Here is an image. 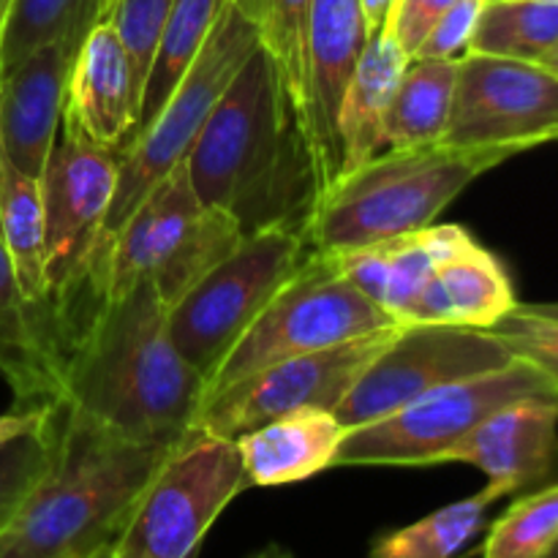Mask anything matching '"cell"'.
<instances>
[{
    "mask_svg": "<svg viewBox=\"0 0 558 558\" xmlns=\"http://www.w3.org/2000/svg\"><path fill=\"white\" fill-rule=\"evenodd\" d=\"M363 3V14H365V25H368V33L374 36L376 31H381L387 22V16H390L392 11V3L396 0H360Z\"/></svg>",
    "mask_w": 558,
    "mask_h": 558,
    "instance_id": "obj_38",
    "label": "cell"
},
{
    "mask_svg": "<svg viewBox=\"0 0 558 558\" xmlns=\"http://www.w3.org/2000/svg\"><path fill=\"white\" fill-rule=\"evenodd\" d=\"M558 398L550 381L523 360L450 381L371 425L349 428L332 458L343 466H439L485 417L518 398Z\"/></svg>",
    "mask_w": 558,
    "mask_h": 558,
    "instance_id": "obj_9",
    "label": "cell"
},
{
    "mask_svg": "<svg viewBox=\"0 0 558 558\" xmlns=\"http://www.w3.org/2000/svg\"><path fill=\"white\" fill-rule=\"evenodd\" d=\"M398 327L254 371L245 379L207 396L194 430L238 439L270 420L303 409L336 412L363 371L390 347Z\"/></svg>",
    "mask_w": 558,
    "mask_h": 558,
    "instance_id": "obj_12",
    "label": "cell"
},
{
    "mask_svg": "<svg viewBox=\"0 0 558 558\" xmlns=\"http://www.w3.org/2000/svg\"><path fill=\"white\" fill-rule=\"evenodd\" d=\"M539 65H545V69L550 71V74H556L558 76V44L554 49H550L548 54H545L543 60H539Z\"/></svg>",
    "mask_w": 558,
    "mask_h": 558,
    "instance_id": "obj_41",
    "label": "cell"
},
{
    "mask_svg": "<svg viewBox=\"0 0 558 558\" xmlns=\"http://www.w3.org/2000/svg\"><path fill=\"white\" fill-rule=\"evenodd\" d=\"M447 463H469L488 477L496 499L539 488L558 472V398L507 403L463 436Z\"/></svg>",
    "mask_w": 558,
    "mask_h": 558,
    "instance_id": "obj_15",
    "label": "cell"
},
{
    "mask_svg": "<svg viewBox=\"0 0 558 558\" xmlns=\"http://www.w3.org/2000/svg\"><path fill=\"white\" fill-rule=\"evenodd\" d=\"M390 327H398V322L349 283L325 254L311 251L305 265L278 289L213 371L205 398L265 365L332 349Z\"/></svg>",
    "mask_w": 558,
    "mask_h": 558,
    "instance_id": "obj_7",
    "label": "cell"
},
{
    "mask_svg": "<svg viewBox=\"0 0 558 558\" xmlns=\"http://www.w3.org/2000/svg\"><path fill=\"white\" fill-rule=\"evenodd\" d=\"M243 240L232 216L196 196L183 158L107 240L101 292L123 294L147 281L172 308Z\"/></svg>",
    "mask_w": 558,
    "mask_h": 558,
    "instance_id": "obj_6",
    "label": "cell"
},
{
    "mask_svg": "<svg viewBox=\"0 0 558 558\" xmlns=\"http://www.w3.org/2000/svg\"><path fill=\"white\" fill-rule=\"evenodd\" d=\"M507 158L450 145L381 150L322 191L308 221L311 251L338 254L430 227L466 185Z\"/></svg>",
    "mask_w": 558,
    "mask_h": 558,
    "instance_id": "obj_4",
    "label": "cell"
},
{
    "mask_svg": "<svg viewBox=\"0 0 558 558\" xmlns=\"http://www.w3.org/2000/svg\"><path fill=\"white\" fill-rule=\"evenodd\" d=\"M545 558H558V539H556V543H554V548L548 550V556H545Z\"/></svg>",
    "mask_w": 558,
    "mask_h": 558,
    "instance_id": "obj_45",
    "label": "cell"
},
{
    "mask_svg": "<svg viewBox=\"0 0 558 558\" xmlns=\"http://www.w3.org/2000/svg\"><path fill=\"white\" fill-rule=\"evenodd\" d=\"M9 5H11V0H0V31H3V22H5V14H9Z\"/></svg>",
    "mask_w": 558,
    "mask_h": 558,
    "instance_id": "obj_42",
    "label": "cell"
},
{
    "mask_svg": "<svg viewBox=\"0 0 558 558\" xmlns=\"http://www.w3.org/2000/svg\"><path fill=\"white\" fill-rule=\"evenodd\" d=\"M112 3H114V0H104V20L109 16V9H112Z\"/></svg>",
    "mask_w": 558,
    "mask_h": 558,
    "instance_id": "obj_44",
    "label": "cell"
},
{
    "mask_svg": "<svg viewBox=\"0 0 558 558\" xmlns=\"http://www.w3.org/2000/svg\"><path fill=\"white\" fill-rule=\"evenodd\" d=\"M76 52L74 44L52 41L0 74V145L22 172L38 180L63 125Z\"/></svg>",
    "mask_w": 558,
    "mask_h": 558,
    "instance_id": "obj_17",
    "label": "cell"
},
{
    "mask_svg": "<svg viewBox=\"0 0 558 558\" xmlns=\"http://www.w3.org/2000/svg\"><path fill=\"white\" fill-rule=\"evenodd\" d=\"M248 558H294V556H292V550L283 548V545L270 543V545H265V548L256 550V554H251Z\"/></svg>",
    "mask_w": 558,
    "mask_h": 558,
    "instance_id": "obj_39",
    "label": "cell"
},
{
    "mask_svg": "<svg viewBox=\"0 0 558 558\" xmlns=\"http://www.w3.org/2000/svg\"><path fill=\"white\" fill-rule=\"evenodd\" d=\"M256 47H262L256 25L245 16L238 0H227L205 47L180 76L167 104L158 109L153 123L125 147L104 238H112L134 213V207L150 194L153 185L161 183L189 156L202 125L207 123L216 104L221 101Z\"/></svg>",
    "mask_w": 558,
    "mask_h": 558,
    "instance_id": "obj_8",
    "label": "cell"
},
{
    "mask_svg": "<svg viewBox=\"0 0 558 558\" xmlns=\"http://www.w3.org/2000/svg\"><path fill=\"white\" fill-rule=\"evenodd\" d=\"M485 5H490V3H505V0H483Z\"/></svg>",
    "mask_w": 558,
    "mask_h": 558,
    "instance_id": "obj_46",
    "label": "cell"
},
{
    "mask_svg": "<svg viewBox=\"0 0 558 558\" xmlns=\"http://www.w3.org/2000/svg\"><path fill=\"white\" fill-rule=\"evenodd\" d=\"M521 305H523V308L534 311V314L548 316V319L558 322V303H521Z\"/></svg>",
    "mask_w": 558,
    "mask_h": 558,
    "instance_id": "obj_40",
    "label": "cell"
},
{
    "mask_svg": "<svg viewBox=\"0 0 558 558\" xmlns=\"http://www.w3.org/2000/svg\"><path fill=\"white\" fill-rule=\"evenodd\" d=\"M167 314L147 281L101 298L65 341L60 403L147 445L194 434L207 385L174 347Z\"/></svg>",
    "mask_w": 558,
    "mask_h": 558,
    "instance_id": "obj_2",
    "label": "cell"
},
{
    "mask_svg": "<svg viewBox=\"0 0 558 558\" xmlns=\"http://www.w3.org/2000/svg\"><path fill=\"white\" fill-rule=\"evenodd\" d=\"M458 85V60H412L385 118V150L441 145Z\"/></svg>",
    "mask_w": 558,
    "mask_h": 558,
    "instance_id": "obj_23",
    "label": "cell"
},
{
    "mask_svg": "<svg viewBox=\"0 0 558 558\" xmlns=\"http://www.w3.org/2000/svg\"><path fill=\"white\" fill-rule=\"evenodd\" d=\"M142 76L109 20L96 22L76 52L65 93L63 123L123 158L140 125Z\"/></svg>",
    "mask_w": 558,
    "mask_h": 558,
    "instance_id": "obj_16",
    "label": "cell"
},
{
    "mask_svg": "<svg viewBox=\"0 0 558 558\" xmlns=\"http://www.w3.org/2000/svg\"><path fill=\"white\" fill-rule=\"evenodd\" d=\"M0 234H3L11 262H14L25 298L54 325L47 298V278H44L41 180L22 172L5 156L3 145H0Z\"/></svg>",
    "mask_w": 558,
    "mask_h": 558,
    "instance_id": "obj_24",
    "label": "cell"
},
{
    "mask_svg": "<svg viewBox=\"0 0 558 558\" xmlns=\"http://www.w3.org/2000/svg\"><path fill=\"white\" fill-rule=\"evenodd\" d=\"M558 140V76L526 60L469 52L441 145L518 156Z\"/></svg>",
    "mask_w": 558,
    "mask_h": 558,
    "instance_id": "obj_13",
    "label": "cell"
},
{
    "mask_svg": "<svg viewBox=\"0 0 558 558\" xmlns=\"http://www.w3.org/2000/svg\"><path fill=\"white\" fill-rule=\"evenodd\" d=\"M456 3L458 0H396L385 27L401 44L403 52L414 58V52H417L423 38L430 33V27Z\"/></svg>",
    "mask_w": 558,
    "mask_h": 558,
    "instance_id": "obj_36",
    "label": "cell"
},
{
    "mask_svg": "<svg viewBox=\"0 0 558 558\" xmlns=\"http://www.w3.org/2000/svg\"><path fill=\"white\" fill-rule=\"evenodd\" d=\"M472 238L474 234L461 223H430L417 232L379 240L387 267L381 311L398 325H412L414 308L439 262Z\"/></svg>",
    "mask_w": 558,
    "mask_h": 558,
    "instance_id": "obj_25",
    "label": "cell"
},
{
    "mask_svg": "<svg viewBox=\"0 0 558 558\" xmlns=\"http://www.w3.org/2000/svg\"><path fill=\"white\" fill-rule=\"evenodd\" d=\"M223 5H227V0H174L167 22H163L161 36H158L150 71H147L136 134H142L153 123L158 109L167 104L169 93L174 90L180 76L185 74V69L194 63L199 49L205 47Z\"/></svg>",
    "mask_w": 558,
    "mask_h": 558,
    "instance_id": "obj_26",
    "label": "cell"
},
{
    "mask_svg": "<svg viewBox=\"0 0 558 558\" xmlns=\"http://www.w3.org/2000/svg\"><path fill=\"white\" fill-rule=\"evenodd\" d=\"M412 63L387 27L376 31L360 52L336 114L338 178L385 150V118L403 71ZM336 178V180H338Z\"/></svg>",
    "mask_w": 558,
    "mask_h": 558,
    "instance_id": "obj_20",
    "label": "cell"
},
{
    "mask_svg": "<svg viewBox=\"0 0 558 558\" xmlns=\"http://www.w3.org/2000/svg\"><path fill=\"white\" fill-rule=\"evenodd\" d=\"M490 336L505 343L512 357L523 360L532 368H537L550 387L558 392V322L539 316L534 311L523 308L518 300L515 308L501 316L496 325H490Z\"/></svg>",
    "mask_w": 558,
    "mask_h": 558,
    "instance_id": "obj_33",
    "label": "cell"
},
{
    "mask_svg": "<svg viewBox=\"0 0 558 558\" xmlns=\"http://www.w3.org/2000/svg\"><path fill=\"white\" fill-rule=\"evenodd\" d=\"M515 305V289L505 265L472 238L439 262L414 308L412 325L488 330Z\"/></svg>",
    "mask_w": 558,
    "mask_h": 558,
    "instance_id": "obj_22",
    "label": "cell"
},
{
    "mask_svg": "<svg viewBox=\"0 0 558 558\" xmlns=\"http://www.w3.org/2000/svg\"><path fill=\"white\" fill-rule=\"evenodd\" d=\"M347 430L336 412L303 409L238 436L234 441L248 477V488L303 483L327 472L332 469V458Z\"/></svg>",
    "mask_w": 558,
    "mask_h": 558,
    "instance_id": "obj_21",
    "label": "cell"
},
{
    "mask_svg": "<svg viewBox=\"0 0 558 558\" xmlns=\"http://www.w3.org/2000/svg\"><path fill=\"white\" fill-rule=\"evenodd\" d=\"M120 153L60 125L41 174L44 278L60 357L71 332L101 303L104 229L118 191Z\"/></svg>",
    "mask_w": 558,
    "mask_h": 558,
    "instance_id": "obj_5",
    "label": "cell"
},
{
    "mask_svg": "<svg viewBox=\"0 0 558 558\" xmlns=\"http://www.w3.org/2000/svg\"><path fill=\"white\" fill-rule=\"evenodd\" d=\"M245 488L238 441L194 430L140 496L112 558H194L218 515Z\"/></svg>",
    "mask_w": 558,
    "mask_h": 558,
    "instance_id": "obj_11",
    "label": "cell"
},
{
    "mask_svg": "<svg viewBox=\"0 0 558 558\" xmlns=\"http://www.w3.org/2000/svg\"><path fill=\"white\" fill-rule=\"evenodd\" d=\"M54 452V403L44 425L0 441V534L14 523L41 483Z\"/></svg>",
    "mask_w": 558,
    "mask_h": 558,
    "instance_id": "obj_32",
    "label": "cell"
},
{
    "mask_svg": "<svg viewBox=\"0 0 558 558\" xmlns=\"http://www.w3.org/2000/svg\"><path fill=\"white\" fill-rule=\"evenodd\" d=\"M496 494L485 485L480 494L441 507L409 526L374 539L371 558H458L463 548L483 532L488 507Z\"/></svg>",
    "mask_w": 558,
    "mask_h": 558,
    "instance_id": "obj_28",
    "label": "cell"
},
{
    "mask_svg": "<svg viewBox=\"0 0 558 558\" xmlns=\"http://www.w3.org/2000/svg\"><path fill=\"white\" fill-rule=\"evenodd\" d=\"M172 3L174 0H114L112 9H109L107 20L112 22L114 31L129 47L136 71L142 76V85H145L147 71H150L153 52H156L158 36H161Z\"/></svg>",
    "mask_w": 558,
    "mask_h": 558,
    "instance_id": "obj_34",
    "label": "cell"
},
{
    "mask_svg": "<svg viewBox=\"0 0 558 558\" xmlns=\"http://www.w3.org/2000/svg\"><path fill=\"white\" fill-rule=\"evenodd\" d=\"M308 256L305 229L251 234L169 308V336L180 354L205 376V385L259 311Z\"/></svg>",
    "mask_w": 558,
    "mask_h": 558,
    "instance_id": "obj_10",
    "label": "cell"
},
{
    "mask_svg": "<svg viewBox=\"0 0 558 558\" xmlns=\"http://www.w3.org/2000/svg\"><path fill=\"white\" fill-rule=\"evenodd\" d=\"M308 69H305V125L319 163L322 191L338 178L336 114L343 87L368 44L360 0H311L308 9Z\"/></svg>",
    "mask_w": 558,
    "mask_h": 558,
    "instance_id": "obj_18",
    "label": "cell"
},
{
    "mask_svg": "<svg viewBox=\"0 0 558 558\" xmlns=\"http://www.w3.org/2000/svg\"><path fill=\"white\" fill-rule=\"evenodd\" d=\"M558 539V483H545L507 507L490 526L483 558H545Z\"/></svg>",
    "mask_w": 558,
    "mask_h": 558,
    "instance_id": "obj_30",
    "label": "cell"
},
{
    "mask_svg": "<svg viewBox=\"0 0 558 558\" xmlns=\"http://www.w3.org/2000/svg\"><path fill=\"white\" fill-rule=\"evenodd\" d=\"M49 412H52V403H44V407H16L14 412L0 414V441H9L14 436L38 428L49 417Z\"/></svg>",
    "mask_w": 558,
    "mask_h": 558,
    "instance_id": "obj_37",
    "label": "cell"
},
{
    "mask_svg": "<svg viewBox=\"0 0 558 558\" xmlns=\"http://www.w3.org/2000/svg\"><path fill=\"white\" fill-rule=\"evenodd\" d=\"M512 352L490 332L452 325H401L390 347L363 371L336 407L343 428L385 420L450 381L512 363Z\"/></svg>",
    "mask_w": 558,
    "mask_h": 558,
    "instance_id": "obj_14",
    "label": "cell"
},
{
    "mask_svg": "<svg viewBox=\"0 0 558 558\" xmlns=\"http://www.w3.org/2000/svg\"><path fill=\"white\" fill-rule=\"evenodd\" d=\"M205 205L238 221L245 238L305 229L322 194L303 107L265 47H256L185 156Z\"/></svg>",
    "mask_w": 558,
    "mask_h": 558,
    "instance_id": "obj_1",
    "label": "cell"
},
{
    "mask_svg": "<svg viewBox=\"0 0 558 558\" xmlns=\"http://www.w3.org/2000/svg\"><path fill=\"white\" fill-rule=\"evenodd\" d=\"M556 44L558 0H505L485 5L469 52L539 63Z\"/></svg>",
    "mask_w": 558,
    "mask_h": 558,
    "instance_id": "obj_29",
    "label": "cell"
},
{
    "mask_svg": "<svg viewBox=\"0 0 558 558\" xmlns=\"http://www.w3.org/2000/svg\"><path fill=\"white\" fill-rule=\"evenodd\" d=\"M0 376L16 407L58 403L63 392V360L49 316L25 298L5 240L0 234Z\"/></svg>",
    "mask_w": 558,
    "mask_h": 558,
    "instance_id": "obj_19",
    "label": "cell"
},
{
    "mask_svg": "<svg viewBox=\"0 0 558 558\" xmlns=\"http://www.w3.org/2000/svg\"><path fill=\"white\" fill-rule=\"evenodd\" d=\"M174 447L125 439L58 401L52 463L0 534V558H87L114 548Z\"/></svg>",
    "mask_w": 558,
    "mask_h": 558,
    "instance_id": "obj_3",
    "label": "cell"
},
{
    "mask_svg": "<svg viewBox=\"0 0 558 558\" xmlns=\"http://www.w3.org/2000/svg\"><path fill=\"white\" fill-rule=\"evenodd\" d=\"M259 31V41L281 74L287 76L294 98L305 114V69H308V9L311 0H238ZM308 129V125H305Z\"/></svg>",
    "mask_w": 558,
    "mask_h": 558,
    "instance_id": "obj_31",
    "label": "cell"
},
{
    "mask_svg": "<svg viewBox=\"0 0 558 558\" xmlns=\"http://www.w3.org/2000/svg\"><path fill=\"white\" fill-rule=\"evenodd\" d=\"M87 558H112V548L101 550V554H93V556H87Z\"/></svg>",
    "mask_w": 558,
    "mask_h": 558,
    "instance_id": "obj_43",
    "label": "cell"
},
{
    "mask_svg": "<svg viewBox=\"0 0 558 558\" xmlns=\"http://www.w3.org/2000/svg\"><path fill=\"white\" fill-rule=\"evenodd\" d=\"M101 20L104 0H11L0 31V74L52 41L82 47Z\"/></svg>",
    "mask_w": 558,
    "mask_h": 558,
    "instance_id": "obj_27",
    "label": "cell"
},
{
    "mask_svg": "<svg viewBox=\"0 0 558 558\" xmlns=\"http://www.w3.org/2000/svg\"><path fill=\"white\" fill-rule=\"evenodd\" d=\"M483 9V0H458L430 27V33L423 38L412 60H461L469 52V47H472Z\"/></svg>",
    "mask_w": 558,
    "mask_h": 558,
    "instance_id": "obj_35",
    "label": "cell"
}]
</instances>
